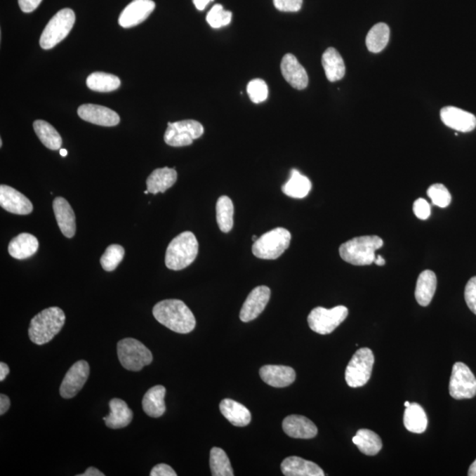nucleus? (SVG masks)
Listing matches in <instances>:
<instances>
[{"label": "nucleus", "mask_w": 476, "mask_h": 476, "mask_svg": "<svg viewBox=\"0 0 476 476\" xmlns=\"http://www.w3.org/2000/svg\"><path fill=\"white\" fill-rule=\"evenodd\" d=\"M153 315L159 323L175 333H189L196 326L194 315L181 300L168 299L157 303Z\"/></svg>", "instance_id": "nucleus-1"}, {"label": "nucleus", "mask_w": 476, "mask_h": 476, "mask_svg": "<svg viewBox=\"0 0 476 476\" xmlns=\"http://www.w3.org/2000/svg\"><path fill=\"white\" fill-rule=\"evenodd\" d=\"M65 322V312L58 307L42 310L31 319L29 329L30 341L37 345L50 343L63 329Z\"/></svg>", "instance_id": "nucleus-2"}, {"label": "nucleus", "mask_w": 476, "mask_h": 476, "mask_svg": "<svg viewBox=\"0 0 476 476\" xmlns=\"http://www.w3.org/2000/svg\"><path fill=\"white\" fill-rule=\"evenodd\" d=\"M198 253L199 243L195 234L191 231H185L168 244L165 265L171 270H182L194 262Z\"/></svg>", "instance_id": "nucleus-3"}, {"label": "nucleus", "mask_w": 476, "mask_h": 476, "mask_svg": "<svg viewBox=\"0 0 476 476\" xmlns=\"http://www.w3.org/2000/svg\"><path fill=\"white\" fill-rule=\"evenodd\" d=\"M384 244L381 237L364 236L355 237L341 244L339 251L344 261L354 265H369L374 263L375 251Z\"/></svg>", "instance_id": "nucleus-4"}, {"label": "nucleus", "mask_w": 476, "mask_h": 476, "mask_svg": "<svg viewBox=\"0 0 476 476\" xmlns=\"http://www.w3.org/2000/svg\"><path fill=\"white\" fill-rule=\"evenodd\" d=\"M291 234L284 227H276L258 237L253 246V253L261 260L280 258L291 244Z\"/></svg>", "instance_id": "nucleus-5"}, {"label": "nucleus", "mask_w": 476, "mask_h": 476, "mask_svg": "<svg viewBox=\"0 0 476 476\" xmlns=\"http://www.w3.org/2000/svg\"><path fill=\"white\" fill-rule=\"evenodd\" d=\"M117 355L122 366L131 371H140L153 362L151 351L133 338H126L119 341Z\"/></svg>", "instance_id": "nucleus-6"}, {"label": "nucleus", "mask_w": 476, "mask_h": 476, "mask_svg": "<svg viewBox=\"0 0 476 476\" xmlns=\"http://www.w3.org/2000/svg\"><path fill=\"white\" fill-rule=\"evenodd\" d=\"M74 23L75 13L72 9L58 11L43 31L40 38L41 47L44 50L53 49L68 36Z\"/></svg>", "instance_id": "nucleus-7"}, {"label": "nucleus", "mask_w": 476, "mask_h": 476, "mask_svg": "<svg viewBox=\"0 0 476 476\" xmlns=\"http://www.w3.org/2000/svg\"><path fill=\"white\" fill-rule=\"evenodd\" d=\"M374 362L373 352L370 348H362L355 352L345 371L348 385L357 388L366 385L371 377Z\"/></svg>", "instance_id": "nucleus-8"}, {"label": "nucleus", "mask_w": 476, "mask_h": 476, "mask_svg": "<svg viewBox=\"0 0 476 476\" xmlns=\"http://www.w3.org/2000/svg\"><path fill=\"white\" fill-rule=\"evenodd\" d=\"M348 315V310L343 305L336 306L332 309L317 307L309 314V326L317 333L329 334L347 319Z\"/></svg>", "instance_id": "nucleus-9"}, {"label": "nucleus", "mask_w": 476, "mask_h": 476, "mask_svg": "<svg viewBox=\"0 0 476 476\" xmlns=\"http://www.w3.org/2000/svg\"><path fill=\"white\" fill-rule=\"evenodd\" d=\"M203 133H204V127L196 120L189 119L168 123V128L164 134V141L171 147L190 146L193 140L201 138Z\"/></svg>", "instance_id": "nucleus-10"}, {"label": "nucleus", "mask_w": 476, "mask_h": 476, "mask_svg": "<svg viewBox=\"0 0 476 476\" xmlns=\"http://www.w3.org/2000/svg\"><path fill=\"white\" fill-rule=\"evenodd\" d=\"M449 392L455 399H472L476 395V378L468 365L461 362L454 364Z\"/></svg>", "instance_id": "nucleus-11"}, {"label": "nucleus", "mask_w": 476, "mask_h": 476, "mask_svg": "<svg viewBox=\"0 0 476 476\" xmlns=\"http://www.w3.org/2000/svg\"><path fill=\"white\" fill-rule=\"evenodd\" d=\"M89 377V365L84 360H79L69 369L60 388V395L64 399L74 398L84 388Z\"/></svg>", "instance_id": "nucleus-12"}, {"label": "nucleus", "mask_w": 476, "mask_h": 476, "mask_svg": "<svg viewBox=\"0 0 476 476\" xmlns=\"http://www.w3.org/2000/svg\"><path fill=\"white\" fill-rule=\"evenodd\" d=\"M270 296L271 291L267 286H258L251 291L241 309V322L247 323L257 319L267 307Z\"/></svg>", "instance_id": "nucleus-13"}, {"label": "nucleus", "mask_w": 476, "mask_h": 476, "mask_svg": "<svg viewBox=\"0 0 476 476\" xmlns=\"http://www.w3.org/2000/svg\"><path fill=\"white\" fill-rule=\"evenodd\" d=\"M0 206L6 211L15 215L27 216L33 212L32 203L22 193L11 186H0Z\"/></svg>", "instance_id": "nucleus-14"}, {"label": "nucleus", "mask_w": 476, "mask_h": 476, "mask_svg": "<svg viewBox=\"0 0 476 476\" xmlns=\"http://www.w3.org/2000/svg\"><path fill=\"white\" fill-rule=\"evenodd\" d=\"M155 3L153 0H133L119 16V25L129 29L143 23L153 13Z\"/></svg>", "instance_id": "nucleus-15"}, {"label": "nucleus", "mask_w": 476, "mask_h": 476, "mask_svg": "<svg viewBox=\"0 0 476 476\" xmlns=\"http://www.w3.org/2000/svg\"><path fill=\"white\" fill-rule=\"evenodd\" d=\"M78 115L81 119L94 125L116 126L120 122L119 114L107 107L96 105H84L79 107Z\"/></svg>", "instance_id": "nucleus-16"}, {"label": "nucleus", "mask_w": 476, "mask_h": 476, "mask_svg": "<svg viewBox=\"0 0 476 476\" xmlns=\"http://www.w3.org/2000/svg\"><path fill=\"white\" fill-rule=\"evenodd\" d=\"M440 117L444 125L458 132H471L476 127L475 115L456 107H444L441 110Z\"/></svg>", "instance_id": "nucleus-17"}, {"label": "nucleus", "mask_w": 476, "mask_h": 476, "mask_svg": "<svg viewBox=\"0 0 476 476\" xmlns=\"http://www.w3.org/2000/svg\"><path fill=\"white\" fill-rule=\"evenodd\" d=\"M282 74L291 87L302 91L309 84L308 74L294 55L288 53L282 58Z\"/></svg>", "instance_id": "nucleus-18"}, {"label": "nucleus", "mask_w": 476, "mask_h": 476, "mask_svg": "<svg viewBox=\"0 0 476 476\" xmlns=\"http://www.w3.org/2000/svg\"><path fill=\"white\" fill-rule=\"evenodd\" d=\"M262 381L272 388H287L296 381L294 369L284 365H265L260 370Z\"/></svg>", "instance_id": "nucleus-19"}, {"label": "nucleus", "mask_w": 476, "mask_h": 476, "mask_svg": "<svg viewBox=\"0 0 476 476\" xmlns=\"http://www.w3.org/2000/svg\"><path fill=\"white\" fill-rule=\"evenodd\" d=\"M282 429L293 439H310L315 437L317 434L315 423L305 416L298 415L286 417L282 423Z\"/></svg>", "instance_id": "nucleus-20"}, {"label": "nucleus", "mask_w": 476, "mask_h": 476, "mask_svg": "<svg viewBox=\"0 0 476 476\" xmlns=\"http://www.w3.org/2000/svg\"><path fill=\"white\" fill-rule=\"evenodd\" d=\"M58 227L65 237L72 238L76 233L75 213L67 199L58 197L53 204Z\"/></svg>", "instance_id": "nucleus-21"}, {"label": "nucleus", "mask_w": 476, "mask_h": 476, "mask_svg": "<svg viewBox=\"0 0 476 476\" xmlns=\"http://www.w3.org/2000/svg\"><path fill=\"white\" fill-rule=\"evenodd\" d=\"M281 469L286 476H324L325 472L319 465L296 456L286 458Z\"/></svg>", "instance_id": "nucleus-22"}, {"label": "nucleus", "mask_w": 476, "mask_h": 476, "mask_svg": "<svg viewBox=\"0 0 476 476\" xmlns=\"http://www.w3.org/2000/svg\"><path fill=\"white\" fill-rule=\"evenodd\" d=\"M110 413L103 418L110 429L119 430L128 426L133 421V413L126 402L120 399H112L109 403Z\"/></svg>", "instance_id": "nucleus-23"}, {"label": "nucleus", "mask_w": 476, "mask_h": 476, "mask_svg": "<svg viewBox=\"0 0 476 476\" xmlns=\"http://www.w3.org/2000/svg\"><path fill=\"white\" fill-rule=\"evenodd\" d=\"M39 242L37 238L29 233H22L13 238L9 243L8 253L16 260H27L37 253Z\"/></svg>", "instance_id": "nucleus-24"}, {"label": "nucleus", "mask_w": 476, "mask_h": 476, "mask_svg": "<svg viewBox=\"0 0 476 476\" xmlns=\"http://www.w3.org/2000/svg\"><path fill=\"white\" fill-rule=\"evenodd\" d=\"M220 410L223 416L230 423L237 427L247 426L251 421L250 410L241 403L231 399H224L220 403Z\"/></svg>", "instance_id": "nucleus-25"}, {"label": "nucleus", "mask_w": 476, "mask_h": 476, "mask_svg": "<svg viewBox=\"0 0 476 476\" xmlns=\"http://www.w3.org/2000/svg\"><path fill=\"white\" fill-rule=\"evenodd\" d=\"M177 179L178 173L175 168H157L147 179V188L152 194L164 193L175 185Z\"/></svg>", "instance_id": "nucleus-26"}, {"label": "nucleus", "mask_w": 476, "mask_h": 476, "mask_svg": "<svg viewBox=\"0 0 476 476\" xmlns=\"http://www.w3.org/2000/svg\"><path fill=\"white\" fill-rule=\"evenodd\" d=\"M165 395H166V388L163 385H155L148 390L143 399L144 412L148 416L154 417V418L163 416L166 411Z\"/></svg>", "instance_id": "nucleus-27"}, {"label": "nucleus", "mask_w": 476, "mask_h": 476, "mask_svg": "<svg viewBox=\"0 0 476 476\" xmlns=\"http://www.w3.org/2000/svg\"><path fill=\"white\" fill-rule=\"evenodd\" d=\"M437 276L430 270L421 272L417 280L416 288V299L422 306H428L432 300L437 289Z\"/></svg>", "instance_id": "nucleus-28"}, {"label": "nucleus", "mask_w": 476, "mask_h": 476, "mask_svg": "<svg viewBox=\"0 0 476 476\" xmlns=\"http://www.w3.org/2000/svg\"><path fill=\"white\" fill-rule=\"evenodd\" d=\"M322 65L329 81H338L344 77L346 67H345L343 58L334 48H329L324 53Z\"/></svg>", "instance_id": "nucleus-29"}, {"label": "nucleus", "mask_w": 476, "mask_h": 476, "mask_svg": "<svg viewBox=\"0 0 476 476\" xmlns=\"http://www.w3.org/2000/svg\"><path fill=\"white\" fill-rule=\"evenodd\" d=\"M282 190L284 194L291 198H305L312 190V182L305 176L300 173L298 170L293 168L291 171V178L285 185H282Z\"/></svg>", "instance_id": "nucleus-30"}, {"label": "nucleus", "mask_w": 476, "mask_h": 476, "mask_svg": "<svg viewBox=\"0 0 476 476\" xmlns=\"http://www.w3.org/2000/svg\"><path fill=\"white\" fill-rule=\"evenodd\" d=\"M352 441L362 453L368 455V456H375L382 449L383 444L381 437L378 434L370 430L362 429L358 430Z\"/></svg>", "instance_id": "nucleus-31"}, {"label": "nucleus", "mask_w": 476, "mask_h": 476, "mask_svg": "<svg viewBox=\"0 0 476 476\" xmlns=\"http://www.w3.org/2000/svg\"><path fill=\"white\" fill-rule=\"evenodd\" d=\"M403 422L406 429L413 433H423L428 426L426 413L417 403H412L406 408Z\"/></svg>", "instance_id": "nucleus-32"}, {"label": "nucleus", "mask_w": 476, "mask_h": 476, "mask_svg": "<svg viewBox=\"0 0 476 476\" xmlns=\"http://www.w3.org/2000/svg\"><path fill=\"white\" fill-rule=\"evenodd\" d=\"M34 130L39 138L41 143L51 150H60L62 138L58 131L51 124L44 120H37L34 122Z\"/></svg>", "instance_id": "nucleus-33"}, {"label": "nucleus", "mask_w": 476, "mask_h": 476, "mask_svg": "<svg viewBox=\"0 0 476 476\" xmlns=\"http://www.w3.org/2000/svg\"><path fill=\"white\" fill-rule=\"evenodd\" d=\"M121 85L120 79L116 75L106 72H93L87 79V86L93 91L108 93L117 91Z\"/></svg>", "instance_id": "nucleus-34"}, {"label": "nucleus", "mask_w": 476, "mask_h": 476, "mask_svg": "<svg viewBox=\"0 0 476 476\" xmlns=\"http://www.w3.org/2000/svg\"><path fill=\"white\" fill-rule=\"evenodd\" d=\"M234 205L229 197L220 196L216 203V220L220 231L229 233L234 224Z\"/></svg>", "instance_id": "nucleus-35"}, {"label": "nucleus", "mask_w": 476, "mask_h": 476, "mask_svg": "<svg viewBox=\"0 0 476 476\" xmlns=\"http://www.w3.org/2000/svg\"><path fill=\"white\" fill-rule=\"evenodd\" d=\"M390 29L385 23H378L371 27L366 37V46L372 53H381L388 46Z\"/></svg>", "instance_id": "nucleus-36"}, {"label": "nucleus", "mask_w": 476, "mask_h": 476, "mask_svg": "<svg viewBox=\"0 0 476 476\" xmlns=\"http://www.w3.org/2000/svg\"><path fill=\"white\" fill-rule=\"evenodd\" d=\"M210 468L213 476H233L229 457L225 451L219 447L212 448L210 451Z\"/></svg>", "instance_id": "nucleus-37"}, {"label": "nucleus", "mask_w": 476, "mask_h": 476, "mask_svg": "<svg viewBox=\"0 0 476 476\" xmlns=\"http://www.w3.org/2000/svg\"><path fill=\"white\" fill-rule=\"evenodd\" d=\"M125 257V249L119 244H112L108 246L101 257V265L107 272H112L119 267Z\"/></svg>", "instance_id": "nucleus-38"}, {"label": "nucleus", "mask_w": 476, "mask_h": 476, "mask_svg": "<svg viewBox=\"0 0 476 476\" xmlns=\"http://www.w3.org/2000/svg\"><path fill=\"white\" fill-rule=\"evenodd\" d=\"M231 20H232V13L226 11L220 4L213 6L206 15V22L213 29H220V27L229 25Z\"/></svg>", "instance_id": "nucleus-39"}, {"label": "nucleus", "mask_w": 476, "mask_h": 476, "mask_svg": "<svg viewBox=\"0 0 476 476\" xmlns=\"http://www.w3.org/2000/svg\"><path fill=\"white\" fill-rule=\"evenodd\" d=\"M428 196L435 206L441 209H446L450 205L451 195L446 186L442 184H435L428 189Z\"/></svg>", "instance_id": "nucleus-40"}, {"label": "nucleus", "mask_w": 476, "mask_h": 476, "mask_svg": "<svg viewBox=\"0 0 476 476\" xmlns=\"http://www.w3.org/2000/svg\"><path fill=\"white\" fill-rule=\"evenodd\" d=\"M247 93L254 103H260L268 98V87L261 79H254L247 85Z\"/></svg>", "instance_id": "nucleus-41"}, {"label": "nucleus", "mask_w": 476, "mask_h": 476, "mask_svg": "<svg viewBox=\"0 0 476 476\" xmlns=\"http://www.w3.org/2000/svg\"><path fill=\"white\" fill-rule=\"evenodd\" d=\"M465 300L468 308L476 315V276L471 278L465 286Z\"/></svg>", "instance_id": "nucleus-42"}, {"label": "nucleus", "mask_w": 476, "mask_h": 476, "mask_svg": "<svg viewBox=\"0 0 476 476\" xmlns=\"http://www.w3.org/2000/svg\"><path fill=\"white\" fill-rule=\"evenodd\" d=\"M275 8L282 12H298L302 8L303 0H274Z\"/></svg>", "instance_id": "nucleus-43"}, {"label": "nucleus", "mask_w": 476, "mask_h": 476, "mask_svg": "<svg viewBox=\"0 0 476 476\" xmlns=\"http://www.w3.org/2000/svg\"><path fill=\"white\" fill-rule=\"evenodd\" d=\"M414 213L420 220H427L430 216V206L424 199H416L413 206Z\"/></svg>", "instance_id": "nucleus-44"}, {"label": "nucleus", "mask_w": 476, "mask_h": 476, "mask_svg": "<svg viewBox=\"0 0 476 476\" xmlns=\"http://www.w3.org/2000/svg\"><path fill=\"white\" fill-rule=\"evenodd\" d=\"M151 476H177L174 469L167 464H158L152 469Z\"/></svg>", "instance_id": "nucleus-45"}, {"label": "nucleus", "mask_w": 476, "mask_h": 476, "mask_svg": "<svg viewBox=\"0 0 476 476\" xmlns=\"http://www.w3.org/2000/svg\"><path fill=\"white\" fill-rule=\"evenodd\" d=\"M42 1L43 0H18L20 8L24 13L34 11Z\"/></svg>", "instance_id": "nucleus-46"}, {"label": "nucleus", "mask_w": 476, "mask_h": 476, "mask_svg": "<svg viewBox=\"0 0 476 476\" xmlns=\"http://www.w3.org/2000/svg\"><path fill=\"white\" fill-rule=\"evenodd\" d=\"M11 406L10 399L6 395H0V415L3 416L8 411Z\"/></svg>", "instance_id": "nucleus-47"}, {"label": "nucleus", "mask_w": 476, "mask_h": 476, "mask_svg": "<svg viewBox=\"0 0 476 476\" xmlns=\"http://www.w3.org/2000/svg\"><path fill=\"white\" fill-rule=\"evenodd\" d=\"M9 372L10 369L8 365L5 364L4 362H1L0 363V381H4Z\"/></svg>", "instance_id": "nucleus-48"}, {"label": "nucleus", "mask_w": 476, "mask_h": 476, "mask_svg": "<svg viewBox=\"0 0 476 476\" xmlns=\"http://www.w3.org/2000/svg\"><path fill=\"white\" fill-rule=\"evenodd\" d=\"M78 476H105V474L99 471L98 468L91 467L85 471L84 474L78 475Z\"/></svg>", "instance_id": "nucleus-49"}, {"label": "nucleus", "mask_w": 476, "mask_h": 476, "mask_svg": "<svg viewBox=\"0 0 476 476\" xmlns=\"http://www.w3.org/2000/svg\"><path fill=\"white\" fill-rule=\"evenodd\" d=\"M192 1L197 9L199 10V11H203L206 8V6L210 2L213 1V0H192Z\"/></svg>", "instance_id": "nucleus-50"}, {"label": "nucleus", "mask_w": 476, "mask_h": 476, "mask_svg": "<svg viewBox=\"0 0 476 476\" xmlns=\"http://www.w3.org/2000/svg\"><path fill=\"white\" fill-rule=\"evenodd\" d=\"M469 476H476V460L472 462L470 468H469L468 474Z\"/></svg>", "instance_id": "nucleus-51"}, {"label": "nucleus", "mask_w": 476, "mask_h": 476, "mask_svg": "<svg viewBox=\"0 0 476 476\" xmlns=\"http://www.w3.org/2000/svg\"><path fill=\"white\" fill-rule=\"evenodd\" d=\"M374 263L378 265H384L385 264V260H384V258L381 256V255H378V257H376Z\"/></svg>", "instance_id": "nucleus-52"}, {"label": "nucleus", "mask_w": 476, "mask_h": 476, "mask_svg": "<svg viewBox=\"0 0 476 476\" xmlns=\"http://www.w3.org/2000/svg\"><path fill=\"white\" fill-rule=\"evenodd\" d=\"M60 154L61 157H65L68 154V152L67 150H64V148H61L60 150Z\"/></svg>", "instance_id": "nucleus-53"}, {"label": "nucleus", "mask_w": 476, "mask_h": 476, "mask_svg": "<svg viewBox=\"0 0 476 476\" xmlns=\"http://www.w3.org/2000/svg\"><path fill=\"white\" fill-rule=\"evenodd\" d=\"M404 405H405L406 408H408V406H409L410 405H411V403H410V402H406Z\"/></svg>", "instance_id": "nucleus-54"}, {"label": "nucleus", "mask_w": 476, "mask_h": 476, "mask_svg": "<svg viewBox=\"0 0 476 476\" xmlns=\"http://www.w3.org/2000/svg\"><path fill=\"white\" fill-rule=\"evenodd\" d=\"M257 239H258L257 236H253V243H254V242H256Z\"/></svg>", "instance_id": "nucleus-55"}, {"label": "nucleus", "mask_w": 476, "mask_h": 476, "mask_svg": "<svg viewBox=\"0 0 476 476\" xmlns=\"http://www.w3.org/2000/svg\"><path fill=\"white\" fill-rule=\"evenodd\" d=\"M144 193H145V194H148V193H150V192H148V190L147 189L146 191L144 192Z\"/></svg>", "instance_id": "nucleus-56"}, {"label": "nucleus", "mask_w": 476, "mask_h": 476, "mask_svg": "<svg viewBox=\"0 0 476 476\" xmlns=\"http://www.w3.org/2000/svg\"><path fill=\"white\" fill-rule=\"evenodd\" d=\"M2 145H3V143H2V140H0V147H2Z\"/></svg>", "instance_id": "nucleus-57"}]
</instances>
